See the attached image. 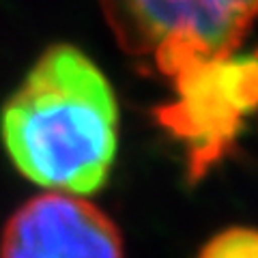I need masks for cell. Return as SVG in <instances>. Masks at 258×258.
Returning a JSON list of instances; mask_svg holds the SVG:
<instances>
[{"instance_id": "obj_1", "label": "cell", "mask_w": 258, "mask_h": 258, "mask_svg": "<svg viewBox=\"0 0 258 258\" xmlns=\"http://www.w3.org/2000/svg\"><path fill=\"white\" fill-rule=\"evenodd\" d=\"M0 136L24 179L91 196L106 187L118 151V103L103 71L76 45L39 56L0 114Z\"/></svg>"}, {"instance_id": "obj_2", "label": "cell", "mask_w": 258, "mask_h": 258, "mask_svg": "<svg viewBox=\"0 0 258 258\" xmlns=\"http://www.w3.org/2000/svg\"><path fill=\"white\" fill-rule=\"evenodd\" d=\"M101 7L118 45L168 78L237 50L258 20V0H101Z\"/></svg>"}, {"instance_id": "obj_3", "label": "cell", "mask_w": 258, "mask_h": 258, "mask_svg": "<svg viewBox=\"0 0 258 258\" xmlns=\"http://www.w3.org/2000/svg\"><path fill=\"white\" fill-rule=\"evenodd\" d=\"M174 80V99L159 108V125L185 149L194 181L228 155L258 112V52L211 56L185 64Z\"/></svg>"}, {"instance_id": "obj_4", "label": "cell", "mask_w": 258, "mask_h": 258, "mask_svg": "<svg viewBox=\"0 0 258 258\" xmlns=\"http://www.w3.org/2000/svg\"><path fill=\"white\" fill-rule=\"evenodd\" d=\"M0 258H125L116 222L84 196L45 191L7 220Z\"/></svg>"}, {"instance_id": "obj_5", "label": "cell", "mask_w": 258, "mask_h": 258, "mask_svg": "<svg viewBox=\"0 0 258 258\" xmlns=\"http://www.w3.org/2000/svg\"><path fill=\"white\" fill-rule=\"evenodd\" d=\"M196 258H258V228L230 226L200 247Z\"/></svg>"}]
</instances>
